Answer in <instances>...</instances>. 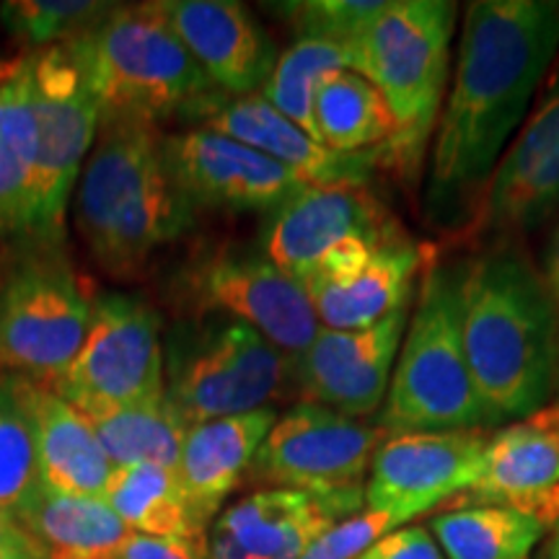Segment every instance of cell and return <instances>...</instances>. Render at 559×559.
<instances>
[{
	"instance_id": "30bf717a",
	"label": "cell",
	"mask_w": 559,
	"mask_h": 559,
	"mask_svg": "<svg viewBox=\"0 0 559 559\" xmlns=\"http://www.w3.org/2000/svg\"><path fill=\"white\" fill-rule=\"evenodd\" d=\"M52 391L86 417L164 402L166 370L156 311L138 296L107 293L96 298L86 342Z\"/></svg>"
},
{
	"instance_id": "52a82bcc",
	"label": "cell",
	"mask_w": 559,
	"mask_h": 559,
	"mask_svg": "<svg viewBox=\"0 0 559 559\" xmlns=\"http://www.w3.org/2000/svg\"><path fill=\"white\" fill-rule=\"evenodd\" d=\"M166 402L190 430L210 419L264 409L285 386L288 355L254 326L207 313L166 345Z\"/></svg>"
},
{
	"instance_id": "5bb4252c",
	"label": "cell",
	"mask_w": 559,
	"mask_h": 559,
	"mask_svg": "<svg viewBox=\"0 0 559 559\" xmlns=\"http://www.w3.org/2000/svg\"><path fill=\"white\" fill-rule=\"evenodd\" d=\"M164 158L192 205L275 213L309 187L275 158L213 130L164 138Z\"/></svg>"
},
{
	"instance_id": "d6986e66",
	"label": "cell",
	"mask_w": 559,
	"mask_h": 559,
	"mask_svg": "<svg viewBox=\"0 0 559 559\" xmlns=\"http://www.w3.org/2000/svg\"><path fill=\"white\" fill-rule=\"evenodd\" d=\"M164 11L215 91L251 96L264 88L277 62L275 45L241 3L174 0Z\"/></svg>"
},
{
	"instance_id": "60d3db41",
	"label": "cell",
	"mask_w": 559,
	"mask_h": 559,
	"mask_svg": "<svg viewBox=\"0 0 559 559\" xmlns=\"http://www.w3.org/2000/svg\"><path fill=\"white\" fill-rule=\"evenodd\" d=\"M555 389H557V404L547 412V415H544V417H549V419H559V370H557V383H555Z\"/></svg>"
},
{
	"instance_id": "d590c367",
	"label": "cell",
	"mask_w": 559,
	"mask_h": 559,
	"mask_svg": "<svg viewBox=\"0 0 559 559\" xmlns=\"http://www.w3.org/2000/svg\"><path fill=\"white\" fill-rule=\"evenodd\" d=\"M107 559H207V536L171 539V536L132 534Z\"/></svg>"
},
{
	"instance_id": "d6a6232c",
	"label": "cell",
	"mask_w": 559,
	"mask_h": 559,
	"mask_svg": "<svg viewBox=\"0 0 559 559\" xmlns=\"http://www.w3.org/2000/svg\"><path fill=\"white\" fill-rule=\"evenodd\" d=\"M104 16L107 5L86 0H19L0 9V19L9 32L26 45H50L58 39L81 37Z\"/></svg>"
},
{
	"instance_id": "603a6c76",
	"label": "cell",
	"mask_w": 559,
	"mask_h": 559,
	"mask_svg": "<svg viewBox=\"0 0 559 559\" xmlns=\"http://www.w3.org/2000/svg\"><path fill=\"white\" fill-rule=\"evenodd\" d=\"M419 264H423V251L415 243L389 239L355 275L309 280L304 283V290L324 330H368L409 304L412 280Z\"/></svg>"
},
{
	"instance_id": "277c9868",
	"label": "cell",
	"mask_w": 559,
	"mask_h": 559,
	"mask_svg": "<svg viewBox=\"0 0 559 559\" xmlns=\"http://www.w3.org/2000/svg\"><path fill=\"white\" fill-rule=\"evenodd\" d=\"M456 5L449 0L383 3L353 45V70L366 75L391 107L396 143L386 158L417 171L443 107Z\"/></svg>"
},
{
	"instance_id": "74e56055",
	"label": "cell",
	"mask_w": 559,
	"mask_h": 559,
	"mask_svg": "<svg viewBox=\"0 0 559 559\" xmlns=\"http://www.w3.org/2000/svg\"><path fill=\"white\" fill-rule=\"evenodd\" d=\"M0 557L50 559L45 547L26 531L24 523L3 508H0Z\"/></svg>"
},
{
	"instance_id": "9c48e42d",
	"label": "cell",
	"mask_w": 559,
	"mask_h": 559,
	"mask_svg": "<svg viewBox=\"0 0 559 559\" xmlns=\"http://www.w3.org/2000/svg\"><path fill=\"white\" fill-rule=\"evenodd\" d=\"M383 436L353 417L304 402L277 417L251 461V474L272 489L311 495L345 521L366 502V474Z\"/></svg>"
},
{
	"instance_id": "6da1fadb",
	"label": "cell",
	"mask_w": 559,
	"mask_h": 559,
	"mask_svg": "<svg viewBox=\"0 0 559 559\" xmlns=\"http://www.w3.org/2000/svg\"><path fill=\"white\" fill-rule=\"evenodd\" d=\"M559 55L557 0H479L461 26L453 83L438 117L428 200L453 213L489 187Z\"/></svg>"
},
{
	"instance_id": "9a60e30c",
	"label": "cell",
	"mask_w": 559,
	"mask_h": 559,
	"mask_svg": "<svg viewBox=\"0 0 559 559\" xmlns=\"http://www.w3.org/2000/svg\"><path fill=\"white\" fill-rule=\"evenodd\" d=\"M407 306L368 330L340 332L321 326L311 347L298 355V386L306 404H319L345 417L379 409L407 332Z\"/></svg>"
},
{
	"instance_id": "4fadbf2b",
	"label": "cell",
	"mask_w": 559,
	"mask_h": 559,
	"mask_svg": "<svg viewBox=\"0 0 559 559\" xmlns=\"http://www.w3.org/2000/svg\"><path fill=\"white\" fill-rule=\"evenodd\" d=\"M187 283L207 313L254 326L285 355L306 353L321 330L304 285L280 272L264 254L215 251L194 264Z\"/></svg>"
},
{
	"instance_id": "484cf974",
	"label": "cell",
	"mask_w": 559,
	"mask_h": 559,
	"mask_svg": "<svg viewBox=\"0 0 559 559\" xmlns=\"http://www.w3.org/2000/svg\"><path fill=\"white\" fill-rule=\"evenodd\" d=\"M391 107L379 88L355 70H337L313 99V138L337 153H376L379 164L396 143Z\"/></svg>"
},
{
	"instance_id": "b9f144b4",
	"label": "cell",
	"mask_w": 559,
	"mask_h": 559,
	"mask_svg": "<svg viewBox=\"0 0 559 559\" xmlns=\"http://www.w3.org/2000/svg\"><path fill=\"white\" fill-rule=\"evenodd\" d=\"M0 559H37V557H0Z\"/></svg>"
},
{
	"instance_id": "ab89813d",
	"label": "cell",
	"mask_w": 559,
	"mask_h": 559,
	"mask_svg": "<svg viewBox=\"0 0 559 559\" xmlns=\"http://www.w3.org/2000/svg\"><path fill=\"white\" fill-rule=\"evenodd\" d=\"M544 559H559V521L551 528V539L547 544V551H544Z\"/></svg>"
},
{
	"instance_id": "7c38bea8",
	"label": "cell",
	"mask_w": 559,
	"mask_h": 559,
	"mask_svg": "<svg viewBox=\"0 0 559 559\" xmlns=\"http://www.w3.org/2000/svg\"><path fill=\"white\" fill-rule=\"evenodd\" d=\"M487 440L481 430L389 436L370 464L368 510L407 523L440 502L469 492L481 474Z\"/></svg>"
},
{
	"instance_id": "d4e9b609",
	"label": "cell",
	"mask_w": 559,
	"mask_h": 559,
	"mask_svg": "<svg viewBox=\"0 0 559 559\" xmlns=\"http://www.w3.org/2000/svg\"><path fill=\"white\" fill-rule=\"evenodd\" d=\"M37 207V120L32 104V55L0 86V239H32Z\"/></svg>"
},
{
	"instance_id": "7a4b0ae2",
	"label": "cell",
	"mask_w": 559,
	"mask_h": 559,
	"mask_svg": "<svg viewBox=\"0 0 559 559\" xmlns=\"http://www.w3.org/2000/svg\"><path fill=\"white\" fill-rule=\"evenodd\" d=\"M559 311L544 275L502 243L461 264V337L481 423L536 415L555 394Z\"/></svg>"
},
{
	"instance_id": "ac0fdd59",
	"label": "cell",
	"mask_w": 559,
	"mask_h": 559,
	"mask_svg": "<svg viewBox=\"0 0 559 559\" xmlns=\"http://www.w3.org/2000/svg\"><path fill=\"white\" fill-rule=\"evenodd\" d=\"M559 207V60L485 192L481 223L498 234L528 230Z\"/></svg>"
},
{
	"instance_id": "4316f807",
	"label": "cell",
	"mask_w": 559,
	"mask_h": 559,
	"mask_svg": "<svg viewBox=\"0 0 559 559\" xmlns=\"http://www.w3.org/2000/svg\"><path fill=\"white\" fill-rule=\"evenodd\" d=\"M19 521L50 559H107L132 531L104 498H73L41 487Z\"/></svg>"
},
{
	"instance_id": "3957f363",
	"label": "cell",
	"mask_w": 559,
	"mask_h": 559,
	"mask_svg": "<svg viewBox=\"0 0 559 559\" xmlns=\"http://www.w3.org/2000/svg\"><path fill=\"white\" fill-rule=\"evenodd\" d=\"M99 135L81 174L75 221L109 275L135 277L153 251L192 226L194 205L166 166L156 122L102 115Z\"/></svg>"
},
{
	"instance_id": "836d02e7",
	"label": "cell",
	"mask_w": 559,
	"mask_h": 559,
	"mask_svg": "<svg viewBox=\"0 0 559 559\" xmlns=\"http://www.w3.org/2000/svg\"><path fill=\"white\" fill-rule=\"evenodd\" d=\"M381 5L370 0H311V3H285L280 9L296 26L298 37L332 39L353 50Z\"/></svg>"
},
{
	"instance_id": "ba28073f",
	"label": "cell",
	"mask_w": 559,
	"mask_h": 559,
	"mask_svg": "<svg viewBox=\"0 0 559 559\" xmlns=\"http://www.w3.org/2000/svg\"><path fill=\"white\" fill-rule=\"evenodd\" d=\"M62 241L32 239L0 272V362L58 381L81 353L91 300Z\"/></svg>"
},
{
	"instance_id": "f546056e",
	"label": "cell",
	"mask_w": 559,
	"mask_h": 559,
	"mask_svg": "<svg viewBox=\"0 0 559 559\" xmlns=\"http://www.w3.org/2000/svg\"><path fill=\"white\" fill-rule=\"evenodd\" d=\"M86 419L115 469L164 466L177 472L187 428L166 400L148 407L117 409Z\"/></svg>"
},
{
	"instance_id": "5b68a950",
	"label": "cell",
	"mask_w": 559,
	"mask_h": 559,
	"mask_svg": "<svg viewBox=\"0 0 559 559\" xmlns=\"http://www.w3.org/2000/svg\"><path fill=\"white\" fill-rule=\"evenodd\" d=\"M481 404L461 337V264L430 267L391 373L381 430H474Z\"/></svg>"
},
{
	"instance_id": "cb8c5ba5",
	"label": "cell",
	"mask_w": 559,
	"mask_h": 559,
	"mask_svg": "<svg viewBox=\"0 0 559 559\" xmlns=\"http://www.w3.org/2000/svg\"><path fill=\"white\" fill-rule=\"evenodd\" d=\"M37 430L41 485L73 498H104L115 474L86 417L52 389L21 379Z\"/></svg>"
},
{
	"instance_id": "e0dca14e",
	"label": "cell",
	"mask_w": 559,
	"mask_h": 559,
	"mask_svg": "<svg viewBox=\"0 0 559 559\" xmlns=\"http://www.w3.org/2000/svg\"><path fill=\"white\" fill-rule=\"evenodd\" d=\"M190 117L205 122V130L221 132L275 158L298 179L319 190H362L379 164L376 153H337L324 148L309 132L280 115L264 96L251 94L223 99L221 94H215Z\"/></svg>"
},
{
	"instance_id": "8992f818",
	"label": "cell",
	"mask_w": 559,
	"mask_h": 559,
	"mask_svg": "<svg viewBox=\"0 0 559 559\" xmlns=\"http://www.w3.org/2000/svg\"><path fill=\"white\" fill-rule=\"evenodd\" d=\"M79 47L102 115L156 122L174 111L190 117L218 91L166 19L164 3L120 5L81 34Z\"/></svg>"
},
{
	"instance_id": "1f68e13d",
	"label": "cell",
	"mask_w": 559,
	"mask_h": 559,
	"mask_svg": "<svg viewBox=\"0 0 559 559\" xmlns=\"http://www.w3.org/2000/svg\"><path fill=\"white\" fill-rule=\"evenodd\" d=\"M41 487L37 430L21 379L0 381V508L19 519Z\"/></svg>"
},
{
	"instance_id": "e575fe53",
	"label": "cell",
	"mask_w": 559,
	"mask_h": 559,
	"mask_svg": "<svg viewBox=\"0 0 559 559\" xmlns=\"http://www.w3.org/2000/svg\"><path fill=\"white\" fill-rule=\"evenodd\" d=\"M402 523L386 513H355L334 523L324 536H319L300 559H360L376 542L400 528Z\"/></svg>"
},
{
	"instance_id": "2e32d148",
	"label": "cell",
	"mask_w": 559,
	"mask_h": 559,
	"mask_svg": "<svg viewBox=\"0 0 559 559\" xmlns=\"http://www.w3.org/2000/svg\"><path fill=\"white\" fill-rule=\"evenodd\" d=\"M394 239V228L362 190L304 192L277 207L262 230V254L280 272L304 283L349 241Z\"/></svg>"
},
{
	"instance_id": "83f0119b",
	"label": "cell",
	"mask_w": 559,
	"mask_h": 559,
	"mask_svg": "<svg viewBox=\"0 0 559 559\" xmlns=\"http://www.w3.org/2000/svg\"><path fill=\"white\" fill-rule=\"evenodd\" d=\"M104 500L135 534L171 536V539L207 536L205 526L194 519L174 469L164 466L115 469Z\"/></svg>"
},
{
	"instance_id": "f35d334b",
	"label": "cell",
	"mask_w": 559,
	"mask_h": 559,
	"mask_svg": "<svg viewBox=\"0 0 559 559\" xmlns=\"http://www.w3.org/2000/svg\"><path fill=\"white\" fill-rule=\"evenodd\" d=\"M544 283H547V288L551 293V298H555V306L559 311V223L551 230L549 236V243H547V254H544Z\"/></svg>"
},
{
	"instance_id": "f1b7e54d",
	"label": "cell",
	"mask_w": 559,
	"mask_h": 559,
	"mask_svg": "<svg viewBox=\"0 0 559 559\" xmlns=\"http://www.w3.org/2000/svg\"><path fill=\"white\" fill-rule=\"evenodd\" d=\"M430 528L449 559H528L547 534L542 521L502 506H461Z\"/></svg>"
},
{
	"instance_id": "7402d4cb",
	"label": "cell",
	"mask_w": 559,
	"mask_h": 559,
	"mask_svg": "<svg viewBox=\"0 0 559 559\" xmlns=\"http://www.w3.org/2000/svg\"><path fill=\"white\" fill-rule=\"evenodd\" d=\"M275 423L277 412L264 407L247 415L210 419L185 432L177 479L202 526L239 485Z\"/></svg>"
},
{
	"instance_id": "44dd1931",
	"label": "cell",
	"mask_w": 559,
	"mask_h": 559,
	"mask_svg": "<svg viewBox=\"0 0 559 559\" xmlns=\"http://www.w3.org/2000/svg\"><path fill=\"white\" fill-rule=\"evenodd\" d=\"M340 521L311 495L262 489L221 515L207 536V559H300Z\"/></svg>"
},
{
	"instance_id": "8fae6325",
	"label": "cell",
	"mask_w": 559,
	"mask_h": 559,
	"mask_svg": "<svg viewBox=\"0 0 559 559\" xmlns=\"http://www.w3.org/2000/svg\"><path fill=\"white\" fill-rule=\"evenodd\" d=\"M32 104L37 120V207L32 239L62 241L70 192L102 122V102L79 39L32 55Z\"/></svg>"
},
{
	"instance_id": "4dcf8cb0",
	"label": "cell",
	"mask_w": 559,
	"mask_h": 559,
	"mask_svg": "<svg viewBox=\"0 0 559 559\" xmlns=\"http://www.w3.org/2000/svg\"><path fill=\"white\" fill-rule=\"evenodd\" d=\"M337 70H353V50L347 45L298 37L296 45L277 58L262 94L280 115L313 138V99L321 83Z\"/></svg>"
},
{
	"instance_id": "8d00e7d4",
	"label": "cell",
	"mask_w": 559,
	"mask_h": 559,
	"mask_svg": "<svg viewBox=\"0 0 559 559\" xmlns=\"http://www.w3.org/2000/svg\"><path fill=\"white\" fill-rule=\"evenodd\" d=\"M360 559H445L436 536L428 528L391 531L370 547Z\"/></svg>"
},
{
	"instance_id": "ffe728a7",
	"label": "cell",
	"mask_w": 559,
	"mask_h": 559,
	"mask_svg": "<svg viewBox=\"0 0 559 559\" xmlns=\"http://www.w3.org/2000/svg\"><path fill=\"white\" fill-rule=\"evenodd\" d=\"M469 506L521 510L544 526L559 521V419L508 425L487 440L481 474Z\"/></svg>"
}]
</instances>
